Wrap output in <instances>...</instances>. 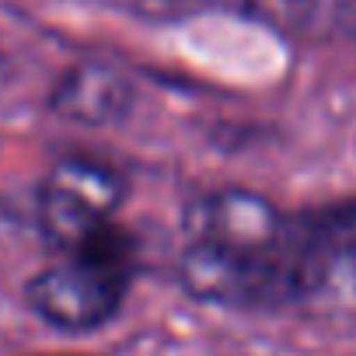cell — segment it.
<instances>
[{
    "label": "cell",
    "instance_id": "6da1fadb",
    "mask_svg": "<svg viewBox=\"0 0 356 356\" xmlns=\"http://www.w3.org/2000/svg\"><path fill=\"white\" fill-rule=\"evenodd\" d=\"M126 283L129 241L108 224L74 248L67 262L42 269L29 283V304L42 321L63 332H91L119 311Z\"/></svg>",
    "mask_w": 356,
    "mask_h": 356
},
{
    "label": "cell",
    "instance_id": "7a4b0ae2",
    "mask_svg": "<svg viewBox=\"0 0 356 356\" xmlns=\"http://www.w3.org/2000/svg\"><path fill=\"white\" fill-rule=\"evenodd\" d=\"M283 266L290 304L356 307V207H328L286 220Z\"/></svg>",
    "mask_w": 356,
    "mask_h": 356
},
{
    "label": "cell",
    "instance_id": "3957f363",
    "mask_svg": "<svg viewBox=\"0 0 356 356\" xmlns=\"http://www.w3.org/2000/svg\"><path fill=\"white\" fill-rule=\"evenodd\" d=\"M122 196L126 178L112 164L67 157L46 175L39 189V224L53 245L74 252L112 224Z\"/></svg>",
    "mask_w": 356,
    "mask_h": 356
},
{
    "label": "cell",
    "instance_id": "277c9868",
    "mask_svg": "<svg viewBox=\"0 0 356 356\" xmlns=\"http://www.w3.org/2000/svg\"><path fill=\"white\" fill-rule=\"evenodd\" d=\"M189 241L220 245L231 252H273L286 231V217L259 193L224 189L196 200L186 213Z\"/></svg>",
    "mask_w": 356,
    "mask_h": 356
},
{
    "label": "cell",
    "instance_id": "5b68a950",
    "mask_svg": "<svg viewBox=\"0 0 356 356\" xmlns=\"http://www.w3.org/2000/svg\"><path fill=\"white\" fill-rule=\"evenodd\" d=\"M129 105H133V84L122 70L108 63L70 67L49 95V108L77 126H112L126 119Z\"/></svg>",
    "mask_w": 356,
    "mask_h": 356
},
{
    "label": "cell",
    "instance_id": "8992f818",
    "mask_svg": "<svg viewBox=\"0 0 356 356\" xmlns=\"http://www.w3.org/2000/svg\"><path fill=\"white\" fill-rule=\"evenodd\" d=\"M342 4H346V11H349V15L356 18V0H342Z\"/></svg>",
    "mask_w": 356,
    "mask_h": 356
}]
</instances>
